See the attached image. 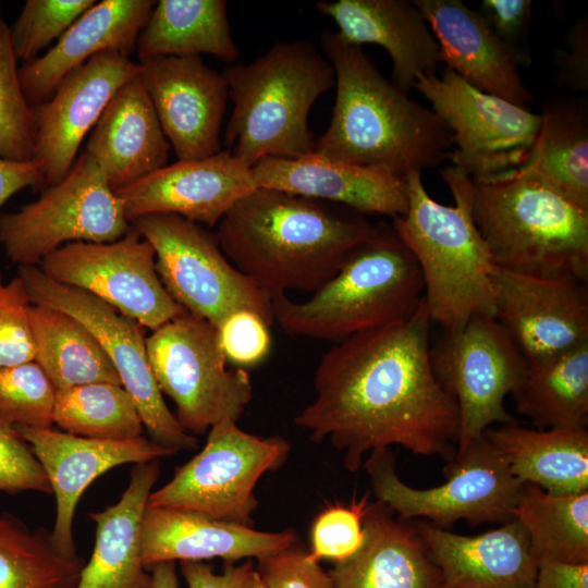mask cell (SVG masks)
I'll list each match as a JSON object with an SVG mask.
<instances>
[{
  "mask_svg": "<svg viewBox=\"0 0 588 588\" xmlns=\"http://www.w3.org/2000/svg\"><path fill=\"white\" fill-rule=\"evenodd\" d=\"M17 61L0 12V157L26 161L35 158V111L24 96Z\"/></svg>",
  "mask_w": 588,
  "mask_h": 588,
  "instance_id": "f35d334b",
  "label": "cell"
},
{
  "mask_svg": "<svg viewBox=\"0 0 588 588\" xmlns=\"http://www.w3.org/2000/svg\"><path fill=\"white\" fill-rule=\"evenodd\" d=\"M53 424L74 436L113 441L136 439L144 428L131 395L108 382L57 390Z\"/></svg>",
  "mask_w": 588,
  "mask_h": 588,
  "instance_id": "74e56055",
  "label": "cell"
},
{
  "mask_svg": "<svg viewBox=\"0 0 588 588\" xmlns=\"http://www.w3.org/2000/svg\"><path fill=\"white\" fill-rule=\"evenodd\" d=\"M95 3V0H27L10 26L17 60L25 63L37 58Z\"/></svg>",
  "mask_w": 588,
  "mask_h": 588,
  "instance_id": "60d3db41",
  "label": "cell"
},
{
  "mask_svg": "<svg viewBox=\"0 0 588 588\" xmlns=\"http://www.w3.org/2000/svg\"><path fill=\"white\" fill-rule=\"evenodd\" d=\"M471 213L497 267L587 282L588 209L539 177L471 179Z\"/></svg>",
  "mask_w": 588,
  "mask_h": 588,
  "instance_id": "5b68a950",
  "label": "cell"
},
{
  "mask_svg": "<svg viewBox=\"0 0 588 588\" xmlns=\"http://www.w3.org/2000/svg\"><path fill=\"white\" fill-rule=\"evenodd\" d=\"M254 563L247 561L241 565H226L222 573L201 562H181V572L188 588H246Z\"/></svg>",
  "mask_w": 588,
  "mask_h": 588,
  "instance_id": "681fc988",
  "label": "cell"
},
{
  "mask_svg": "<svg viewBox=\"0 0 588 588\" xmlns=\"http://www.w3.org/2000/svg\"><path fill=\"white\" fill-rule=\"evenodd\" d=\"M479 12L488 21L498 37L525 62L528 57L522 47L528 33L531 1L483 0Z\"/></svg>",
  "mask_w": 588,
  "mask_h": 588,
  "instance_id": "7dc6e473",
  "label": "cell"
},
{
  "mask_svg": "<svg viewBox=\"0 0 588 588\" xmlns=\"http://www.w3.org/2000/svg\"><path fill=\"white\" fill-rule=\"evenodd\" d=\"M151 588H179L175 562H160L151 566Z\"/></svg>",
  "mask_w": 588,
  "mask_h": 588,
  "instance_id": "f5cc1de1",
  "label": "cell"
},
{
  "mask_svg": "<svg viewBox=\"0 0 588 588\" xmlns=\"http://www.w3.org/2000/svg\"><path fill=\"white\" fill-rule=\"evenodd\" d=\"M155 3L152 0L96 2L45 54L20 68L27 102L34 108L46 101L70 72L100 52L115 51L130 58Z\"/></svg>",
  "mask_w": 588,
  "mask_h": 588,
  "instance_id": "484cf974",
  "label": "cell"
},
{
  "mask_svg": "<svg viewBox=\"0 0 588 588\" xmlns=\"http://www.w3.org/2000/svg\"><path fill=\"white\" fill-rule=\"evenodd\" d=\"M223 75L234 105L224 133L231 155L253 167L265 158L313 154L308 114L335 77L311 42H277L255 61L226 68Z\"/></svg>",
  "mask_w": 588,
  "mask_h": 588,
  "instance_id": "8992f818",
  "label": "cell"
},
{
  "mask_svg": "<svg viewBox=\"0 0 588 588\" xmlns=\"http://www.w3.org/2000/svg\"><path fill=\"white\" fill-rule=\"evenodd\" d=\"M568 50H556V85L575 91L588 89V16L578 20L566 34Z\"/></svg>",
  "mask_w": 588,
  "mask_h": 588,
  "instance_id": "c3c4849f",
  "label": "cell"
},
{
  "mask_svg": "<svg viewBox=\"0 0 588 588\" xmlns=\"http://www.w3.org/2000/svg\"><path fill=\"white\" fill-rule=\"evenodd\" d=\"M169 147L138 74L110 99L90 132L85 152L115 192L167 166Z\"/></svg>",
  "mask_w": 588,
  "mask_h": 588,
  "instance_id": "83f0119b",
  "label": "cell"
},
{
  "mask_svg": "<svg viewBox=\"0 0 588 588\" xmlns=\"http://www.w3.org/2000/svg\"><path fill=\"white\" fill-rule=\"evenodd\" d=\"M42 184L45 174L41 160L16 161L0 157V208L17 192Z\"/></svg>",
  "mask_w": 588,
  "mask_h": 588,
  "instance_id": "f907efd6",
  "label": "cell"
},
{
  "mask_svg": "<svg viewBox=\"0 0 588 588\" xmlns=\"http://www.w3.org/2000/svg\"><path fill=\"white\" fill-rule=\"evenodd\" d=\"M534 588H588V563L540 561Z\"/></svg>",
  "mask_w": 588,
  "mask_h": 588,
  "instance_id": "816d5d0a",
  "label": "cell"
},
{
  "mask_svg": "<svg viewBox=\"0 0 588 588\" xmlns=\"http://www.w3.org/2000/svg\"><path fill=\"white\" fill-rule=\"evenodd\" d=\"M56 392L35 360L0 366V420L12 426L52 427Z\"/></svg>",
  "mask_w": 588,
  "mask_h": 588,
  "instance_id": "ab89813d",
  "label": "cell"
},
{
  "mask_svg": "<svg viewBox=\"0 0 588 588\" xmlns=\"http://www.w3.org/2000/svg\"><path fill=\"white\" fill-rule=\"evenodd\" d=\"M139 76L161 128L179 160L204 159L221 149L220 131L229 98L223 73L199 56L139 61Z\"/></svg>",
  "mask_w": 588,
  "mask_h": 588,
  "instance_id": "ac0fdd59",
  "label": "cell"
},
{
  "mask_svg": "<svg viewBox=\"0 0 588 588\" xmlns=\"http://www.w3.org/2000/svg\"><path fill=\"white\" fill-rule=\"evenodd\" d=\"M44 468L56 499L50 531L53 547L78 558L73 523L78 501L98 477L123 464L147 463L174 454L146 437L113 441L74 436L50 428L15 426Z\"/></svg>",
  "mask_w": 588,
  "mask_h": 588,
  "instance_id": "ffe728a7",
  "label": "cell"
},
{
  "mask_svg": "<svg viewBox=\"0 0 588 588\" xmlns=\"http://www.w3.org/2000/svg\"><path fill=\"white\" fill-rule=\"evenodd\" d=\"M130 225L152 246L159 278L185 311L216 328L241 310L273 323L271 296L232 265L216 233L173 213L146 215Z\"/></svg>",
  "mask_w": 588,
  "mask_h": 588,
  "instance_id": "30bf717a",
  "label": "cell"
},
{
  "mask_svg": "<svg viewBox=\"0 0 588 588\" xmlns=\"http://www.w3.org/2000/svg\"><path fill=\"white\" fill-rule=\"evenodd\" d=\"M39 265L50 279L94 295L152 331L186 313L163 286L152 246L132 228L113 242L65 244Z\"/></svg>",
  "mask_w": 588,
  "mask_h": 588,
  "instance_id": "2e32d148",
  "label": "cell"
},
{
  "mask_svg": "<svg viewBox=\"0 0 588 588\" xmlns=\"http://www.w3.org/2000/svg\"><path fill=\"white\" fill-rule=\"evenodd\" d=\"M317 9L347 42L381 46L392 60L391 82L404 94L420 75L436 74L442 62L438 41L413 1H318Z\"/></svg>",
  "mask_w": 588,
  "mask_h": 588,
  "instance_id": "d4e9b609",
  "label": "cell"
},
{
  "mask_svg": "<svg viewBox=\"0 0 588 588\" xmlns=\"http://www.w3.org/2000/svg\"><path fill=\"white\" fill-rule=\"evenodd\" d=\"M246 588H267V586L261 580L259 574L257 573L256 568L252 573V575H250V577L248 579Z\"/></svg>",
  "mask_w": 588,
  "mask_h": 588,
  "instance_id": "db71d44e",
  "label": "cell"
},
{
  "mask_svg": "<svg viewBox=\"0 0 588 588\" xmlns=\"http://www.w3.org/2000/svg\"><path fill=\"white\" fill-rule=\"evenodd\" d=\"M363 466L376 501L397 513L399 519L424 517L441 528L460 519L471 526L512 520L524 485L483 433L456 452L443 468L445 482L433 488L403 482L390 448L370 451Z\"/></svg>",
  "mask_w": 588,
  "mask_h": 588,
  "instance_id": "ba28073f",
  "label": "cell"
},
{
  "mask_svg": "<svg viewBox=\"0 0 588 588\" xmlns=\"http://www.w3.org/2000/svg\"><path fill=\"white\" fill-rule=\"evenodd\" d=\"M511 473L553 494L588 491L587 429H529L514 420L483 431Z\"/></svg>",
  "mask_w": 588,
  "mask_h": 588,
  "instance_id": "4dcf8cb0",
  "label": "cell"
},
{
  "mask_svg": "<svg viewBox=\"0 0 588 588\" xmlns=\"http://www.w3.org/2000/svg\"><path fill=\"white\" fill-rule=\"evenodd\" d=\"M440 173L454 205L434 200L421 172L411 171L404 176L406 212L392 225L419 267L431 322L454 332L474 316H493L495 265L473 218L471 177L452 164Z\"/></svg>",
  "mask_w": 588,
  "mask_h": 588,
  "instance_id": "277c9868",
  "label": "cell"
},
{
  "mask_svg": "<svg viewBox=\"0 0 588 588\" xmlns=\"http://www.w3.org/2000/svg\"><path fill=\"white\" fill-rule=\"evenodd\" d=\"M256 571L267 588H334L330 573L295 543L259 558Z\"/></svg>",
  "mask_w": 588,
  "mask_h": 588,
  "instance_id": "bcb514c9",
  "label": "cell"
},
{
  "mask_svg": "<svg viewBox=\"0 0 588 588\" xmlns=\"http://www.w3.org/2000/svg\"><path fill=\"white\" fill-rule=\"evenodd\" d=\"M139 61L157 57L211 54L226 62L238 57L225 0H160L139 33Z\"/></svg>",
  "mask_w": 588,
  "mask_h": 588,
  "instance_id": "1f68e13d",
  "label": "cell"
},
{
  "mask_svg": "<svg viewBox=\"0 0 588 588\" xmlns=\"http://www.w3.org/2000/svg\"><path fill=\"white\" fill-rule=\"evenodd\" d=\"M19 275L33 305L64 311L93 333L134 401L152 441L174 453L196 449L197 439L182 428L162 397L138 322L83 290L50 279L37 266L19 267Z\"/></svg>",
  "mask_w": 588,
  "mask_h": 588,
  "instance_id": "5bb4252c",
  "label": "cell"
},
{
  "mask_svg": "<svg viewBox=\"0 0 588 588\" xmlns=\"http://www.w3.org/2000/svg\"><path fill=\"white\" fill-rule=\"evenodd\" d=\"M425 299L407 318L351 335L324 352L315 396L295 417L314 442L328 439L348 471L368 451L402 445L417 455L455 457L458 413L431 362Z\"/></svg>",
  "mask_w": 588,
  "mask_h": 588,
  "instance_id": "6da1fadb",
  "label": "cell"
},
{
  "mask_svg": "<svg viewBox=\"0 0 588 588\" xmlns=\"http://www.w3.org/2000/svg\"><path fill=\"white\" fill-rule=\"evenodd\" d=\"M83 566L53 547L50 532L0 514V588H75Z\"/></svg>",
  "mask_w": 588,
  "mask_h": 588,
  "instance_id": "8d00e7d4",
  "label": "cell"
},
{
  "mask_svg": "<svg viewBox=\"0 0 588 588\" xmlns=\"http://www.w3.org/2000/svg\"><path fill=\"white\" fill-rule=\"evenodd\" d=\"M515 409L539 429H586L588 424V341L527 363L511 394Z\"/></svg>",
  "mask_w": 588,
  "mask_h": 588,
  "instance_id": "d6a6232c",
  "label": "cell"
},
{
  "mask_svg": "<svg viewBox=\"0 0 588 588\" xmlns=\"http://www.w3.org/2000/svg\"><path fill=\"white\" fill-rule=\"evenodd\" d=\"M290 449L280 436L259 438L224 419L170 481L151 491L148 504L252 527L258 506L254 489L264 474L285 463Z\"/></svg>",
  "mask_w": 588,
  "mask_h": 588,
  "instance_id": "8fae6325",
  "label": "cell"
},
{
  "mask_svg": "<svg viewBox=\"0 0 588 588\" xmlns=\"http://www.w3.org/2000/svg\"><path fill=\"white\" fill-rule=\"evenodd\" d=\"M217 331L226 362L238 368L256 366L269 356L270 326L253 311L241 310L232 314Z\"/></svg>",
  "mask_w": 588,
  "mask_h": 588,
  "instance_id": "f6af8a7d",
  "label": "cell"
},
{
  "mask_svg": "<svg viewBox=\"0 0 588 588\" xmlns=\"http://www.w3.org/2000/svg\"><path fill=\"white\" fill-rule=\"evenodd\" d=\"M130 230L121 200L85 151L37 200L0 216V244L20 267L37 266L65 243L113 242Z\"/></svg>",
  "mask_w": 588,
  "mask_h": 588,
  "instance_id": "7c38bea8",
  "label": "cell"
},
{
  "mask_svg": "<svg viewBox=\"0 0 588 588\" xmlns=\"http://www.w3.org/2000/svg\"><path fill=\"white\" fill-rule=\"evenodd\" d=\"M139 71V63L128 57L100 52L70 72L49 99L34 107L35 158L44 163L45 184L65 176L110 99Z\"/></svg>",
  "mask_w": 588,
  "mask_h": 588,
  "instance_id": "d6986e66",
  "label": "cell"
},
{
  "mask_svg": "<svg viewBox=\"0 0 588 588\" xmlns=\"http://www.w3.org/2000/svg\"><path fill=\"white\" fill-rule=\"evenodd\" d=\"M515 517L528 534L537 563H588V491L553 494L524 483Z\"/></svg>",
  "mask_w": 588,
  "mask_h": 588,
  "instance_id": "d590c367",
  "label": "cell"
},
{
  "mask_svg": "<svg viewBox=\"0 0 588 588\" xmlns=\"http://www.w3.org/2000/svg\"><path fill=\"white\" fill-rule=\"evenodd\" d=\"M32 301L21 275L5 282L0 272V366L35 360Z\"/></svg>",
  "mask_w": 588,
  "mask_h": 588,
  "instance_id": "b9f144b4",
  "label": "cell"
},
{
  "mask_svg": "<svg viewBox=\"0 0 588 588\" xmlns=\"http://www.w3.org/2000/svg\"><path fill=\"white\" fill-rule=\"evenodd\" d=\"M51 493L47 475L15 426L0 420V493Z\"/></svg>",
  "mask_w": 588,
  "mask_h": 588,
  "instance_id": "ee69618b",
  "label": "cell"
},
{
  "mask_svg": "<svg viewBox=\"0 0 588 588\" xmlns=\"http://www.w3.org/2000/svg\"><path fill=\"white\" fill-rule=\"evenodd\" d=\"M368 497L351 505H331L316 518L311 530L310 555L319 561H342L354 554L364 541L363 516Z\"/></svg>",
  "mask_w": 588,
  "mask_h": 588,
  "instance_id": "7bdbcfd3",
  "label": "cell"
},
{
  "mask_svg": "<svg viewBox=\"0 0 588 588\" xmlns=\"http://www.w3.org/2000/svg\"><path fill=\"white\" fill-rule=\"evenodd\" d=\"M541 114L528 160L514 169L532 174L588 209V115L583 102L559 101Z\"/></svg>",
  "mask_w": 588,
  "mask_h": 588,
  "instance_id": "e575fe53",
  "label": "cell"
},
{
  "mask_svg": "<svg viewBox=\"0 0 588 588\" xmlns=\"http://www.w3.org/2000/svg\"><path fill=\"white\" fill-rule=\"evenodd\" d=\"M330 204L256 187L223 216L216 235L232 265L271 297L314 293L377 226Z\"/></svg>",
  "mask_w": 588,
  "mask_h": 588,
  "instance_id": "7a4b0ae2",
  "label": "cell"
},
{
  "mask_svg": "<svg viewBox=\"0 0 588 588\" xmlns=\"http://www.w3.org/2000/svg\"><path fill=\"white\" fill-rule=\"evenodd\" d=\"M414 88L451 133L452 166L471 179L493 177L528 160L540 113L485 93L448 68L440 75H420Z\"/></svg>",
  "mask_w": 588,
  "mask_h": 588,
  "instance_id": "4fadbf2b",
  "label": "cell"
},
{
  "mask_svg": "<svg viewBox=\"0 0 588 588\" xmlns=\"http://www.w3.org/2000/svg\"><path fill=\"white\" fill-rule=\"evenodd\" d=\"M147 356L161 393L175 404V417L191 434L216 424L237 421L253 399L244 368H226L218 331L188 314L160 326L146 338Z\"/></svg>",
  "mask_w": 588,
  "mask_h": 588,
  "instance_id": "9c48e42d",
  "label": "cell"
},
{
  "mask_svg": "<svg viewBox=\"0 0 588 588\" xmlns=\"http://www.w3.org/2000/svg\"><path fill=\"white\" fill-rule=\"evenodd\" d=\"M434 372L458 413L456 452L491 425L513 421L504 400L520 382L527 362L491 315L474 316L431 347Z\"/></svg>",
  "mask_w": 588,
  "mask_h": 588,
  "instance_id": "9a60e30c",
  "label": "cell"
},
{
  "mask_svg": "<svg viewBox=\"0 0 588 588\" xmlns=\"http://www.w3.org/2000/svg\"><path fill=\"white\" fill-rule=\"evenodd\" d=\"M322 54L335 77V102L313 152L330 160L383 168L404 179L448 158L451 133L432 109L385 78L360 46L323 30Z\"/></svg>",
  "mask_w": 588,
  "mask_h": 588,
  "instance_id": "3957f363",
  "label": "cell"
},
{
  "mask_svg": "<svg viewBox=\"0 0 588 588\" xmlns=\"http://www.w3.org/2000/svg\"><path fill=\"white\" fill-rule=\"evenodd\" d=\"M256 187L252 167L222 149L204 159L167 164L115 194L128 222L151 213H173L213 226Z\"/></svg>",
  "mask_w": 588,
  "mask_h": 588,
  "instance_id": "44dd1931",
  "label": "cell"
},
{
  "mask_svg": "<svg viewBox=\"0 0 588 588\" xmlns=\"http://www.w3.org/2000/svg\"><path fill=\"white\" fill-rule=\"evenodd\" d=\"M493 317L527 363L588 341L587 282L537 277L495 266Z\"/></svg>",
  "mask_w": 588,
  "mask_h": 588,
  "instance_id": "e0dca14e",
  "label": "cell"
},
{
  "mask_svg": "<svg viewBox=\"0 0 588 588\" xmlns=\"http://www.w3.org/2000/svg\"><path fill=\"white\" fill-rule=\"evenodd\" d=\"M295 542L293 530L260 531L194 512L149 504L142 524L145 567L160 562H200L213 558L259 559Z\"/></svg>",
  "mask_w": 588,
  "mask_h": 588,
  "instance_id": "4316f807",
  "label": "cell"
},
{
  "mask_svg": "<svg viewBox=\"0 0 588 588\" xmlns=\"http://www.w3.org/2000/svg\"><path fill=\"white\" fill-rule=\"evenodd\" d=\"M29 318L35 362L56 390L96 382L122 385L99 342L77 319L41 305H32Z\"/></svg>",
  "mask_w": 588,
  "mask_h": 588,
  "instance_id": "836d02e7",
  "label": "cell"
},
{
  "mask_svg": "<svg viewBox=\"0 0 588 588\" xmlns=\"http://www.w3.org/2000/svg\"><path fill=\"white\" fill-rule=\"evenodd\" d=\"M257 187L277 189L347 207L362 215L403 216L404 179L391 171L327 159L265 158L252 167Z\"/></svg>",
  "mask_w": 588,
  "mask_h": 588,
  "instance_id": "603a6c76",
  "label": "cell"
},
{
  "mask_svg": "<svg viewBox=\"0 0 588 588\" xmlns=\"http://www.w3.org/2000/svg\"><path fill=\"white\" fill-rule=\"evenodd\" d=\"M364 541L329 572L334 588H439L441 576L415 524L376 501L363 516Z\"/></svg>",
  "mask_w": 588,
  "mask_h": 588,
  "instance_id": "f1b7e54d",
  "label": "cell"
},
{
  "mask_svg": "<svg viewBox=\"0 0 588 588\" xmlns=\"http://www.w3.org/2000/svg\"><path fill=\"white\" fill-rule=\"evenodd\" d=\"M424 298V282L409 248L393 225L378 223L339 271L311 297H271L273 322L291 336L338 343L411 316Z\"/></svg>",
  "mask_w": 588,
  "mask_h": 588,
  "instance_id": "52a82bcc",
  "label": "cell"
},
{
  "mask_svg": "<svg viewBox=\"0 0 588 588\" xmlns=\"http://www.w3.org/2000/svg\"><path fill=\"white\" fill-rule=\"evenodd\" d=\"M159 474V460L135 464L120 500L89 514L95 546L75 588H151L142 560V524Z\"/></svg>",
  "mask_w": 588,
  "mask_h": 588,
  "instance_id": "f546056e",
  "label": "cell"
},
{
  "mask_svg": "<svg viewBox=\"0 0 588 588\" xmlns=\"http://www.w3.org/2000/svg\"><path fill=\"white\" fill-rule=\"evenodd\" d=\"M438 41L441 61L474 87L528 108L530 90L518 73L523 59L485 16L460 0H414Z\"/></svg>",
  "mask_w": 588,
  "mask_h": 588,
  "instance_id": "7402d4cb",
  "label": "cell"
},
{
  "mask_svg": "<svg viewBox=\"0 0 588 588\" xmlns=\"http://www.w3.org/2000/svg\"><path fill=\"white\" fill-rule=\"evenodd\" d=\"M415 526L437 565L439 588H534L538 563L528 534L515 517L476 536L431 523Z\"/></svg>",
  "mask_w": 588,
  "mask_h": 588,
  "instance_id": "cb8c5ba5",
  "label": "cell"
}]
</instances>
